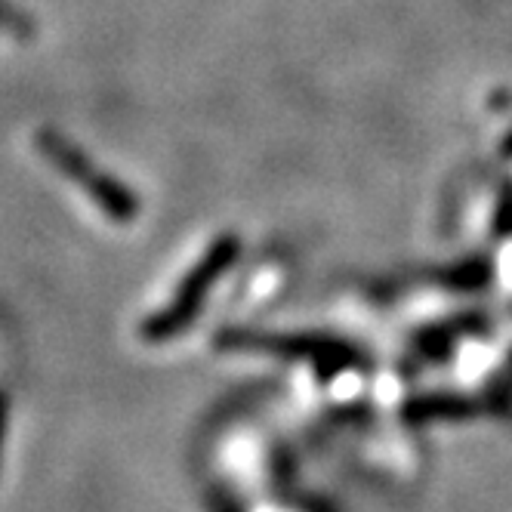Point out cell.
Returning <instances> with one entry per match:
<instances>
[{
  "label": "cell",
  "mask_w": 512,
  "mask_h": 512,
  "mask_svg": "<svg viewBox=\"0 0 512 512\" xmlns=\"http://www.w3.org/2000/svg\"><path fill=\"white\" fill-rule=\"evenodd\" d=\"M34 145H38V152L68 179L81 182L87 189V195L115 219V223H130V219L139 213V201L136 195L118 182L115 176L102 173L99 167H93V161L78 149V145H71L62 133L56 130H38L34 136Z\"/></svg>",
  "instance_id": "1"
},
{
  "label": "cell",
  "mask_w": 512,
  "mask_h": 512,
  "mask_svg": "<svg viewBox=\"0 0 512 512\" xmlns=\"http://www.w3.org/2000/svg\"><path fill=\"white\" fill-rule=\"evenodd\" d=\"M235 256H238V238H232V235L216 238L210 244V250L204 253V260L186 278H182L173 303L167 309H161L152 321H145L142 334L149 337V340H167V337L179 334L182 327H186L195 318L198 306L207 297L210 284L229 269V263L235 260Z\"/></svg>",
  "instance_id": "2"
},
{
  "label": "cell",
  "mask_w": 512,
  "mask_h": 512,
  "mask_svg": "<svg viewBox=\"0 0 512 512\" xmlns=\"http://www.w3.org/2000/svg\"><path fill=\"white\" fill-rule=\"evenodd\" d=\"M226 346H250V349H266V352H290V355H315L331 364H346L349 349L334 340H303V337H256V334H229L219 337Z\"/></svg>",
  "instance_id": "3"
},
{
  "label": "cell",
  "mask_w": 512,
  "mask_h": 512,
  "mask_svg": "<svg viewBox=\"0 0 512 512\" xmlns=\"http://www.w3.org/2000/svg\"><path fill=\"white\" fill-rule=\"evenodd\" d=\"M469 401L463 398H420L408 405V417L411 420H429V417H442V414H466Z\"/></svg>",
  "instance_id": "4"
},
{
  "label": "cell",
  "mask_w": 512,
  "mask_h": 512,
  "mask_svg": "<svg viewBox=\"0 0 512 512\" xmlns=\"http://www.w3.org/2000/svg\"><path fill=\"white\" fill-rule=\"evenodd\" d=\"M7 28L13 34H19V38H25V34L31 31V16H19V10L13 4H7Z\"/></svg>",
  "instance_id": "5"
},
{
  "label": "cell",
  "mask_w": 512,
  "mask_h": 512,
  "mask_svg": "<svg viewBox=\"0 0 512 512\" xmlns=\"http://www.w3.org/2000/svg\"><path fill=\"white\" fill-rule=\"evenodd\" d=\"M500 152H503L506 158H512V130H509V133L503 136V149H500Z\"/></svg>",
  "instance_id": "6"
}]
</instances>
